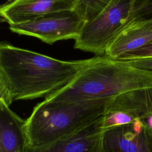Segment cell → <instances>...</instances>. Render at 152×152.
Segmentation results:
<instances>
[{
  "label": "cell",
  "mask_w": 152,
  "mask_h": 152,
  "mask_svg": "<svg viewBox=\"0 0 152 152\" xmlns=\"http://www.w3.org/2000/svg\"><path fill=\"white\" fill-rule=\"evenodd\" d=\"M89 61H61L0 43V73L9 83L14 101L47 98L71 83Z\"/></svg>",
  "instance_id": "cell-1"
},
{
  "label": "cell",
  "mask_w": 152,
  "mask_h": 152,
  "mask_svg": "<svg viewBox=\"0 0 152 152\" xmlns=\"http://www.w3.org/2000/svg\"><path fill=\"white\" fill-rule=\"evenodd\" d=\"M152 87V75L107 56H96L63 88L48 101H84L115 97L124 93Z\"/></svg>",
  "instance_id": "cell-2"
},
{
  "label": "cell",
  "mask_w": 152,
  "mask_h": 152,
  "mask_svg": "<svg viewBox=\"0 0 152 152\" xmlns=\"http://www.w3.org/2000/svg\"><path fill=\"white\" fill-rule=\"evenodd\" d=\"M113 98L37 103L26 120L27 145H46L92 123L106 114Z\"/></svg>",
  "instance_id": "cell-3"
},
{
  "label": "cell",
  "mask_w": 152,
  "mask_h": 152,
  "mask_svg": "<svg viewBox=\"0 0 152 152\" xmlns=\"http://www.w3.org/2000/svg\"><path fill=\"white\" fill-rule=\"evenodd\" d=\"M134 0H110L102 12L86 23L74 48L103 56L112 42L128 23Z\"/></svg>",
  "instance_id": "cell-4"
},
{
  "label": "cell",
  "mask_w": 152,
  "mask_h": 152,
  "mask_svg": "<svg viewBox=\"0 0 152 152\" xmlns=\"http://www.w3.org/2000/svg\"><path fill=\"white\" fill-rule=\"evenodd\" d=\"M85 24L82 17L73 8L48 13L31 21L10 26L9 28L14 33L33 36L53 44L61 40H75Z\"/></svg>",
  "instance_id": "cell-5"
},
{
  "label": "cell",
  "mask_w": 152,
  "mask_h": 152,
  "mask_svg": "<svg viewBox=\"0 0 152 152\" xmlns=\"http://www.w3.org/2000/svg\"><path fill=\"white\" fill-rule=\"evenodd\" d=\"M102 152H152V131L140 119L104 129Z\"/></svg>",
  "instance_id": "cell-6"
},
{
  "label": "cell",
  "mask_w": 152,
  "mask_h": 152,
  "mask_svg": "<svg viewBox=\"0 0 152 152\" xmlns=\"http://www.w3.org/2000/svg\"><path fill=\"white\" fill-rule=\"evenodd\" d=\"M105 115L80 129L46 145H27L26 152H102Z\"/></svg>",
  "instance_id": "cell-7"
},
{
  "label": "cell",
  "mask_w": 152,
  "mask_h": 152,
  "mask_svg": "<svg viewBox=\"0 0 152 152\" xmlns=\"http://www.w3.org/2000/svg\"><path fill=\"white\" fill-rule=\"evenodd\" d=\"M75 0H14L0 7L2 20L10 26L27 23L52 12L74 8Z\"/></svg>",
  "instance_id": "cell-8"
},
{
  "label": "cell",
  "mask_w": 152,
  "mask_h": 152,
  "mask_svg": "<svg viewBox=\"0 0 152 152\" xmlns=\"http://www.w3.org/2000/svg\"><path fill=\"white\" fill-rule=\"evenodd\" d=\"M26 121L0 102V152H26Z\"/></svg>",
  "instance_id": "cell-9"
},
{
  "label": "cell",
  "mask_w": 152,
  "mask_h": 152,
  "mask_svg": "<svg viewBox=\"0 0 152 152\" xmlns=\"http://www.w3.org/2000/svg\"><path fill=\"white\" fill-rule=\"evenodd\" d=\"M152 42V30L128 28L122 31L107 49L104 55L117 60L122 55Z\"/></svg>",
  "instance_id": "cell-10"
},
{
  "label": "cell",
  "mask_w": 152,
  "mask_h": 152,
  "mask_svg": "<svg viewBox=\"0 0 152 152\" xmlns=\"http://www.w3.org/2000/svg\"><path fill=\"white\" fill-rule=\"evenodd\" d=\"M142 28L152 30V1L134 0L128 23L123 29Z\"/></svg>",
  "instance_id": "cell-11"
},
{
  "label": "cell",
  "mask_w": 152,
  "mask_h": 152,
  "mask_svg": "<svg viewBox=\"0 0 152 152\" xmlns=\"http://www.w3.org/2000/svg\"><path fill=\"white\" fill-rule=\"evenodd\" d=\"M110 1L75 0L74 9L78 12L86 23L93 20L99 15L106 8Z\"/></svg>",
  "instance_id": "cell-12"
},
{
  "label": "cell",
  "mask_w": 152,
  "mask_h": 152,
  "mask_svg": "<svg viewBox=\"0 0 152 152\" xmlns=\"http://www.w3.org/2000/svg\"><path fill=\"white\" fill-rule=\"evenodd\" d=\"M149 58H152V42L139 49L122 55L117 59V61H129Z\"/></svg>",
  "instance_id": "cell-13"
},
{
  "label": "cell",
  "mask_w": 152,
  "mask_h": 152,
  "mask_svg": "<svg viewBox=\"0 0 152 152\" xmlns=\"http://www.w3.org/2000/svg\"><path fill=\"white\" fill-rule=\"evenodd\" d=\"M0 102L10 107L14 99L9 83L2 73H0Z\"/></svg>",
  "instance_id": "cell-14"
},
{
  "label": "cell",
  "mask_w": 152,
  "mask_h": 152,
  "mask_svg": "<svg viewBox=\"0 0 152 152\" xmlns=\"http://www.w3.org/2000/svg\"><path fill=\"white\" fill-rule=\"evenodd\" d=\"M122 62L132 67L142 70L152 75V58L139 59L129 61Z\"/></svg>",
  "instance_id": "cell-15"
},
{
  "label": "cell",
  "mask_w": 152,
  "mask_h": 152,
  "mask_svg": "<svg viewBox=\"0 0 152 152\" xmlns=\"http://www.w3.org/2000/svg\"><path fill=\"white\" fill-rule=\"evenodd\" d=\"M146 125V126L152 131V114L148 116L146 118L143 120H141Z\"/></svg>",
  "instance_id": "cell-16"
}]
</instances>
